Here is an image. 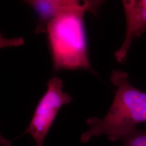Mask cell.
<instances>
[{"instance_id": "obj_4", "label": "cell", "mask_w": 146, "mask_h": 146, "mask_svg": "<svg viewBox=\"0 0 146 146\" xmlns=\"http://www.w3.org/2000/svg\"><path fill=\"white\" fill-rule=\"evenodd\" d=\"M126 20V31L122 46L116 51L117 61L123 62L133 41L146 30V0L122 1Z\"/></svg>"}, {"instance_id": "obj_3", "label": "cell", "mask_w": 146, "mask_h": 146, "mask_svg": "<svg viewBox=\"0 0 146 146\" xmlns=\"http://www.w3.org/2000/svg\"><path fill=\"white\" fill-rule=\"evenodd\" d=\"M47 86V90L37 105L29 125L21 135L30 134L36 142V146H43L58 112L62 106L73 100L67 93L63 91L61 78H52L48 81Z\"/></svg>"}, {"instance_id": "obj_8", "label": "cell", "mask_w": 146, "mask_h": 146, "mask_svg": "<svg viewBox=\"0 0 146 146\" xmlns=\"http://www.w3.org/2000/svg\"><path fill=\"white\" fill-rule=\"evenodd\" d=\"M0 146H12V141L7 140L0 133Z\"/></svg>"}, {"instance_id": "obj_7", "label": "cell", "mask_w": 146, "mask_h": 146, "mask_svg": "<svg viewBox=\"0 0 146 146\" xmlns=\"http://www.w3.org/2000/svg\"><path fill=\"white\" fill-rule=\"evenodd\" d=\"M24 44L25 40L22 37L7 38L3 36L0 31V49L5 47H20Z\"/></svg>"}, {"instance_id": "obj_6", "label": "cell", "mask_w": 146, "mask_h": 146, "mask_svg": "<svg viewBox=\"0 0 146 146\" xmlns=\"http://www.w3.org/2000/svg\"><path fill=\"white\" fill-rule=\"evenodd\" d=\"M123 146H146V130H135L122 137Z\"/></svg>"}, {"instance_id": "obj_5", "label": "cell", "mask_w": 146, "mask_h": 146, "mask_svg": "<svg viewBox=\"0 0 146 146\" xmlns=\"http://www.w3.org/2000/svg\"><path fill=\"white\" fill-rule=\"evenodd\" d=\"M98 1L77 0H27L24 2L37 15L35 33H46L49 22L58 14L67 11L82 9L96 4Z\"/></svg>"}, {"instance_id": "obj_2", "label": "cell", "mask_w": 146, "mask_h": 146, "mask_svg": "<svg viewBox=\"0 0 146 146\" xmlns=\"http://www.w3.org/2000/svg\"><path fill=\"white\" fill-rule=\"evenodd\" d=\"M103 1L55 16L48 26V41L55 72L86 69L93 72L89 59L84 16L87 11L95 15Z\"/></svg>"}, {"instance_id": "obj_1", "label": "cell", "mask_w": 146, "mask_h": 146, "mask_svg": "<svg viewBox=\"0 0 146 146\" xmlns=\"http://www.w3.org/2000/svg\"><path fill=\"white\" fill-rule=\"evenodd\" d=\"M110 81L117 88L112 104L104 118L87 120L90 128L81 136L83 143L102 135L113 142L120 140L146 122V93L132 86L124 71L114 70Z\"/></svg>"}]
</instances>
